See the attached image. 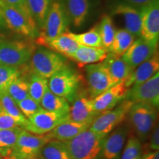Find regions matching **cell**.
Returning <instances> with one entry per match:
<instances>
[{
  "label": "cell",
  "instance_id": "obj_1",
  "mask_svg": "<svg viewBox=\"0 0 159 159\" xmlns=\"http://www.w3.org/2000/svg\"><path fill=\"white\" fill-rule=\"evenodd\" d=\"M105 137L88 129L65 144L71 159H101Z\"/></svg>",
  "mask_w": 159,
  "mask_h": 159
},
{
  "label": "cell",
  "instance_id": "obj_2",
  "mask_svg": "<svg viewBox=\"0 0 159 159\" xmlns=\"http://www.w3.org/2000/svg\"><path fill=\"white\" fill-rule=\"evenodd\" d=\"M128 116L137 138L141 142H145L156 125L158 108L148 103H133Z\"/></svg>",
  "mask_w": 159,
  "mask_h": 159
},
{
  "label": "cell",
  "instance_id": "obj_3",
  "mask_svg": "<svg viewBox=\"0 0 159 159\" xmlns=\"http://www.w3.org/2000/svg\"><path fill=\"white\" fill-rule=\"evenodd\" d=\"M29 61L32 74L46 79L67 66L66 60L61 55L45 48L35 50Z\"/></svg>",
  "mask_w": 159,
  "mask_h": 159
},
{
  "label": "cell",
  "instance_id": "obj_4",
  "mask_svg": "<svg viewBox=\"0 0 159 159\" xmlns=\"http://www.w3.org/2000/svg\"><path fill=\"white\" fill-rule=\"evenodd\" d=\"M68 16L64 7L58 2H55L49 7L42 32L37 39V43L47 47L52 40L64 33L68 25Z\"/></svg>",
  "mask_w": 159,
  "mask_h": 159
},
{
  "label": "cell",
  "instance_id": "obj_5",
  "mask_svg": "<svg viewBox=\"0 0 159 159\" xmlns=\"http://www.w3.org/2000/svg\"><path fill=\"white\" fill-rule=\"evenodd\" d=\"M132 105V102L124 99L116 108L101 113L91 125L89 130L107 136L126 119Z\"/></svg>",
  "mask_w": 159,
  "mask_h": 159
},
{
  "label": "cell",
  "instance_id": "obj_6",
  "mask_svg": "<svg viewBox=\"0 0 159 159\" xmlns=\"http://www.w3.org/2000/svg\"><path fill=\"white\" fill-rule=\"evenodd\" d=\"M35 50V46L28 41H1L0 65L19 68L28 62Z\"/></svg>",
  "mask_w": 159,
  "mask_h": 159
},
{
  "label": "cell",
  "instance_id": "obj_7",
  "mask_svg": "<svg viewBox=\"0 0 159 159\" xmlns=\"http://www.w3.org/2000/svg\"><path fill=\"white\" fill-rule=\"evenodd\" d=\"M48 88L53 94L72 102L79 89L80 77L68 66L49 78Z\"/></svg>",
  "mask_w": 159,
  "mask_h": 159
},
{
  "label": "cell",
  "instance_id": "obj_8",
  "mask_svg": "<svg viewBox=\"0 0 159 159\" xmlns=\"http://www.w3.org/2000/svg\"><path fill=\"white\" fill-rule=\"evenodd\" d=\"M51 139L49 134L36 135L22 129L11 156L19 159H39L41 149Z\"/></svg>",
  "mask_w": 159,
  "mask_h": 159
},
{
  "label": "cell",
  "instance_id": "obj_9",
  "mask_svg": "<svg viewBox=\"0 0 159 159\" xmlns=\"http://www.w3.org/2000/svg\"><path fill=\"white\" fill-rule=\"evenodd\" d=\"M4 21L11 30L26 37L35 38L39 35L38 27L30 14L11 6L0 7Z\"/></svg>",
  "mask_w": 159,
  "mask_h": 159
},
{
  "label": "cell",
  "instance_id": "obj_10",
  "mask_svg": "<svg viewBox=\"0 0 159 159\" xmlns=\"http://www.w3.org/2000/svg\"><path fill=\"white\" fill-rule=\"evenodd\" d=\"M69 119V114L52 112L41 108L34 115L27 119L24 129L36 135L49 134L61 122Z\"/></svg>",
  "mask_w": 159,
  "mask_h": 159
},
{
  "label": "cell",
  "instance_id": "obj_11",
  "mask_svg": "<svg viewBox=\"0 0 159 159\" xmlns=\"http://www.w3.org/2000/svg\"><path fill=\"white\" fill-rule=\"evenodd\" d=\"M128 89L125 99L133 103L144 102L158 108L159 105V72L142 83Z\"/></svg>",
  "mask_w": 159,
  "mask_h": 159
},
{
  "label": "cell",
  "instance_id": "obj_12",
  "mask_svg": "<svg viewBox=\"0 0 159 159\" xmlns=\"http://www.w3.org/2000/svg\"><path fill=\"white\" fill-rule=\"evenodd\" d=\"M89 95L94 98L114 85L108 69L102 62L86 65Z\"/></svg>",
  "mask_w": 159,
  "mask_h": 159
},
{
  "label": "cell",
  "instance_id": "obj_13",
  "mask_svg": "<svg viewBox=\"0 0 159 159\" xmlns=\"http://www.w3.org/2000/svg\"><path fill=\"white\" fill-rule=\"evenodd\" d=\"M142 25L140 36L149 42H158L159 38V0L141 8Z\"/></svg>",
  "mask_w": 159,
  "mask_h": 159
},
{
  "label": "cell",
  "instance_id": "obj_14",
  "mask_svg": "<svg viewBox=\"0 0 159 159\" xmlns=\"http://www.w3.org/2000/svg\"><path fill=\"white\" fill-rule=\"evenodd\" d=\"M99 115L94 110L92 98L90 95L77 91L70 105L69 119L91 125Z\"/></svg>",
  "mask_w": 159,
  "mask_h": 159
},
{
  "label": "cell",
  "instance_id": "obj_15",
  "mask_svg": "<svg viewBox=\"0 0 159 159\" xmlns=\"http://www.w3.org/2000/svg\"><path fill=\"white\" fill-rule=\"evenodd\" d=\"M157 49L158 43L149 42L140 38L135 40L130 48L122 55V58L134 69L152 57L158 51Z\"/></svg>",
  "mask_w": 159,
  "mask_h": 159
},
{
  "label": "cell",
  "instance_id": "obj_16",
  "mask_svg": "<svg viewBox=\"0 0 159 159\" xmlns=\"http://www.w3.org/2000/svg\"><path fill=\"white\" fill-rule=\"evenodd\" d=\"M128 133L129 128L126 125L118 126L111 131L103 142L101 159H120Z\"/></svg>",
  "mask_w": 159,
  "mask_h": 159
},
{
  "label": "cell",
  "instance_id": "obj_17",
  "mask_svg": "<svg viewBox=\"0 0 159 159\" xmlns=\"http://www.w3.org/2000/svg\"><path fill=\"white\" fill-rule=\"evenodd\" d=\"M128 89L124 82L113 85L104 92L92 99L94 110L100 114L104 111L111 110L125 98Z\"/></svg>",
  "mask_w": 159,
  "mask_h": 159
},
{
  "label": "cell",
  "instance_id": "obj_18",
  "mask_svg": "<svg viewBox=\"0 0 159 159\" xmlns=\"http://www.w3.org/2000/svg\"><path fill=\"white\" fill-rule=\"evenodd\" d=\"M159 70V57L158 51L152 57L141 63L132 71L131 74L124 82L127 89L148 80Z\"/></svg>",
  "mask_w": 159,
  "mask_h": 159
},
{
  "label": "cell",
  "instance_id": "obj_19",
  "mask_svg": "<svg viewBox=\"0 0 159 159\" xmlns=\"http://www.w3.org/2000/svg\"><path fill=\"white\" fill-rule=\"evenodd\" d=\"M113 13L116 16H120L122 18L125 30L130 32L135 36L140 35L142 25V14L140 11L134 6L121 4L116 6Z\"/></svg>",
  "mask_w": 159,
  "mask_h": 159
},
{
  "label": "cell",
  "instance_id": "obj_20",
  "mask_svg": "<svg viewBox=\"0 0 159 159\" xmlns=\"http://www.w3.org/2000/svg\"><path fill=\"white\" fill-rule=\"evenodd\" d=\"M90 126V124L75 122L69 119L59 124L49 134L52 139L65 142L75 138L84 130H88Z\"/></svg>",
  "mask_w": 159,
  "mask_h": 159
},
{
  "label": "cell",
  "instance_id": "obj_21",
  "mask_svg": "<svg viewBox=\"0 0 159 159\" xmlns=\"http://www.w3.org/2000/svg\"><path fill=\"white\" fill-rule=\"evenodd\" d=\"M102 63L108 69L114 85L125 82L134 70L122 57L114 56L109 52Z\"/></svg>",
  "mask_w": 159,
  "mask_h": 159
},
{
  "label": "cell",
  "instance_id": "obj_22",
  "mask_svg": "<svg viewBox=\"0 0 159 159\" xmlns=\"http://www.w3.org/2000/svg\"><path fill=\"white\" fill-rule=\"evenodd\" d=\"M108 54V50L103 47H91L80 45L69 59L81 65H89L102 62Z\"/></svg>",
  "mask_w": 159,
  "mask_h": 159
},
{
  "label": "cell",
  "instance_id": "obj_23",
  "mask_svg": "<svg viewBox=\"0 0 159 159\" xmlns=\"http://www.w3.org/2000/svg\"><path fill=\"white\" fill-rule=\"evenodd\" d=\"M65 11L75 27L85 22L89 11V0H65Z\"/></svg>",
  "mask_w": 159,
  "mask_h": 159
},
{
  "label": "cell",
  "instance_id": "obj_24",
  "mask_svg": "<svg viewBox=\"0 0 159 159\" xmlns=\"http://www.w3.org/2000/svg\"><path fill=\"white\" fill-rule=\"evenodd\" d=\"M79 46L78 43L69 35L68 32H64L59 36L52 40L47 47L69 58L71 55L74 54Z\"/></svg>",
  "mask_w": 159,
  "mask_h": 159
},
{
  "label": "cell",
  "instance_id": "obj_25",
  "mask_svg": "<svg viewBox=\"0 0 159 159\" xmlns=\"http://www.w3.org/2000/svg\"><path fill=\"white\" fill-rule=\"evenodd\" d=\"M39 159H71L65 142L51 139L41 149Z\"/></svg>",
  "mask_w": 159,
  "mask_h": 159
},
{
  "label": "cell",
  "instance_id": "obj_26",
  "mask_svg": "<svg viewBox=\"0 0 159 159\" xmlns=\"http://www.w3.org/2000/svg\"><path fill=\"white\" fill-rule=\"evenodd\" d=\"M42 108L52 112H61L69 114L70 105L67 99L53 94L47 87L43 94L41 102Z\"/></svg>",
  "mask_w": 159,
  "mask_h": 159
},
{
  "label": "cell",
  "instance_id": "obj_27",
  "mask_svg": "<svg viewBox=\"0 0 159 159\" xmlns=\"http://www.w3.org/2000/svg\"><path fill=\"white\" fill-rule=\"evenodd\" d=\"M136 40V36L125 29L119 30L116 32L115 37L108 52L116 57H122L125 52L130 48Z\"/></svg>",
  "mask_w": 159,
  "mask_h": 159
},
{
  "label": "cell",
  "instance_id": "obj_28",
  "mask_svg": "<svg viewBox=\"0 0 159 159\" xmlns=\"http://www.w3.org/2000/svg\"><path fill=\"white\" fill-rule=\"evenodd\" d=\"M0 106L4 112L13 117L22 128L27 123V119L24 116L18 107L16 102L9 96L6 91L0 92Z\"/></svg>",
  "mask_w": 159,
  "mask_h": 159
},
{
  "label": "cell",
  "instance_id": "obj_29",
  "mask_svg": "<svg viewBox=\"0 0 159 159\" xmlns=\"http://www.w3.org/2000/svg\"><path fill=\"white\" fill-rule=\"evenodd\" d=\"M51 0H27V5L37 27L42 30L47 13L50 7Z\"/></svg>",
  "mask_w": 159,
  "mask_h": 159
},
{
  "label": "cell",
  "instance_id": "obj_30",
  "mask_svg": "<svg viewBox=\"0 0 159 159\" xmlns=\"http://www.w3.org/2000/svg\"><path fill=\"white\" fill-rule=\"evenodd\" d=\"M22 128H15L7 130H0V156H11L12 150L16 144L18 137Z\"/></svg>",
  "mask_w": 159,
  "mask_h": 159
},
{
  "label": "cell",
  "instance_id": "obj_31",
  "mask_svg": "<svg viewBox=\"0 0 159 159\" xmlns=\"http://www.w3.org/2000/svg\"><path fill=\"white\" fill-rule=\"evenodd\" d=\"M98 29L102 47L108 52L116 32L112 18L108 15L103 16L100 23L98 25Z\"/></svg>",
  "mask_w": 159,
  "mask_h": 159
},
{
  "label": "cell",
  "instance_id": "obj_32",
  "mask_svg": "<svg viewBox=\"0 0 159 159\" xmlns=\"http://www.w3.org/2000/svg\"><path fill=\"white\" fill-rule=\"evenodd\" d=\"M68 33L69 35L78 43L79 45L91 47H102L98 25L94 26L90 30L80 34H76L71 32Z\"/></svg>",
  "mask_w": 159,
  "mask_h": 159
},
{
  "label": "cell",
  "instance_id": "obj_33",
  "mask_svg": "<svg viewBox=\"0 0 159 159\" xmlns=\"http://www.w3.org/2000/svg\"><path fill=\"white\" fill-rule=\"evenodd\" d=\"M27 83L29 86V96L40 103L46 89L48 87L47 79L32 74L29 82Z\"/></svg>",
  "mask_w": 159,
  "mask_h": 159
},
{
  "label": "cell",
  "instance_id": "obj_34",
  "mask_svg": "<svg viewBox=\"0 0 159 159\" xmlns=\"http://www.w3.org/2000/svg\"><path fill=\"white\" fill-rule=\"evenodd\" d=\"M6 92L16 102H20L30 97L28 83L19 77L9 85Z\"/></svg>",
  "mask_w": 159,
  "mask_h": 159
},
{
  "label": "cell",
  "instance_id": "obj_35",
  "mask_svg": "<svg viewBox=\"0 0 159 159\" xmlns=\"http://www.w3.org/2000/svg\"><path fill=\"white\" fill-rule=\"evenodd\" d=\"M21 75L17 67L0 65V92L6 91L8 86Z\"/></svg>",
  "mask_w": 159,
  "mask_h": 159
},
{
  "label": "cell",
  "instance_id": "obj_36",
  "mask_svg": "<svg viewBox=\"0 0 159 159\" xmlns=\"http://www.w3.org/2000/svg\"><path fill=\"white\" fill-rule=\"evenodd\" d=\"M120 159H141L142 156V142L136 136H131L127 142Z\"/></svg>",
  "mask_w": 159,
  "mask_h": 159
},
{
  "label": "cell",
  "instance_id": "obj_37",
  "mask_svg": "<svg viewBox=\"0 0 159 159\" xmlns=\"http://www.w3.org/2000/svg\"><path fill=\"white\" fill-rule=\"evenodd\" d=\"M16 104L20 111L27 119H29L42 108L41 104L31 98L30 97H27L23 100L16 102Z\"/></svg>",
  "mask_w": 159,
  "mask_h": 159
},
{
  "label": "cell",
  "instance_id": "obj_38",
  "mask_svg": "<svg viewBox=\"0 0 159 159\" xmlns=\"http://www.w3.org/2000/svg\"><path fill=\"white\" fill-rule=\"evenodd\" d=\"M19 127L21 128V125L13 117L6 114L3 111H0V130H7Z\"/></svg>",
  "mask_w": 159,
  "mask_h": 159
},
{
  "label": "cell",
  "instance_id": "obj_39",
  "mask_svg": "<svg viewBox=\"0 0 159 159\" xmlns=\"http://www.w3.org/2000/svg\"><path fill=\"white\" fill-rule=\"evenodd\" d=\"M3 6L14 7L24 13L30 14L28 7H27V0H0V7H3Z\"/></svg>",
  "mask_w": 159,
  "mask_h": 159
},
{
  "label": "cell",
  "instance_id": "obj_40",
  "mask_svg": "<svg viewBox=\"0 0 159 159\" xmlns=\"http://www.w3.org/2000/svg\"><path fill=\"white\" fill-rule=\"evenodd\" d=\"M149 142V148L151 151H158L159 150V128L158 124H156L151 131Z\"/></svg>",
  "mask_w": 159,
  "mask_h": 159
},
{
  "label": "cell",
  "instance_id": "obj_41",
  "mask_svg": "<svg viewBox=\"0 0 159 159\" xmlns=\"http://www.w3.org/2000/svg\"><path fill=\"white\" fill-rule=\"evenodd\" d=\"M125 1L128 2L130 5H131V6L139 7L142 8V7L152 3V2L156 1V0H125Z\"/></svg>",
  "mask_w": 159,
  "mask_h": 159
},
{
  "label": "cell",
  "instance_id": "obj_42",
  "mask_svg": "<svg viewBox=\"0 0 159 159\" xmlns=\"http://www.w3.org/2000/svg\"><path fill=\"white\" fill-rule=\"evenodd\" d=\"M141 159H159V152L158 151H150V152L143 154Z\"/></svg>",
  "mask_w": 159,
  "mask_h": 159
},
{
  "label": "cell",
  "instance_id": "obj_43",
  "mask_svg": "<svg viewBox=\"0 0 159 159\" xmlns=\"http://www.w3.org/2000/svg\"><path fill=\"white\" fill-rule=\"evenodd\" d=\"M4 25H5V21H4L1 9H0V27H1L2 26H3Z\"/></svg>",
  "mask_w": 159,
  "mask_h": 159
},
{
  "label": "cell",
  "instance_id": "obj_44",
  "mask_svg": "<svg viewBox=\"0 0 159 159\" xmlns=\"http://www.w3.org/2000/svg\"><path fill=\"white\" fill-rule=\"evenodd\" d=\"M3 159H19V158H15V157H13L11 156H8L4 157Z\"/></svg>",
  "mask_w": 159,
  "mask_h": 159
},
{
  "label": "cell",
  "instance_id": "obj_45",
  "mask_svg": "<svg viewBox=\"0 0 159 159\" xmlns=\"http://www.w3.org/2000/svg\"><path fill=\"white\" fill-rule=\"evenodd\" d=\"M0 159H3V157H2L1 156H0Z\"/></svg>",
  "mask_w": 159,
  "mask_h": 159
},
{
  "label": "cell",
  "instance_id": "obj_46",
  "mask_svg": "<svg viewBox=\"0 0 159 159\" xmlns=\"http://www.w3.org/2000/svg\"><path fill=\"white\" fill-rule=\"evenodd\" d=\"M2 111V108H1V106H0V111Z\"/></svg>",
  "mask_w": 159,
  "mask_h": 159
},
{
  "label": "cell",
  "instance_id": "obj_47",
  "mask_svg": "<svg viewBox=\"0 0 159 159\" xmlns=\"http://www.w3.org/2000/svg\"><path fill=\"white\" fill-rule=\"evenodd\" d=\"M1 41H1V40H0V42H1Z\"/></svg>",
  "mask_w": 159,
  "mask_h": 159
}]
</instances>
